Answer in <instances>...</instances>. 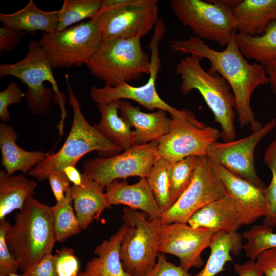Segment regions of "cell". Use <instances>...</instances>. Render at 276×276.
I'll return each instance as SVG.
<instances>
[{"mask_svg":"<svg viewBox=\"0 0 276 276\" xmlns=\"http://www.w3.org/2000/svg\"><path fill=\"white\" fill-rule=\"evenodd\" d=\"M236 32L221 51L212 49L196 36L185 40H172L169 45L174 52L193 55L200 60L205 59L210 61L211 66L207 71L220 75L231 88L240 126L249 127L255 132L263 125L256 119L251 106V97L257 87L268 84V79L265 66L257 62L249 63L241 53L235 39Z\"/></svg>","mask_w":276,"mask_h":276,"instance_id":"obj_1","label":"cell"},{"mask_svg":"<svg viewBox=\"0 0 276 276\" xmlns=\"http://www.w3.org/2000/svg\"><path fill=\"white\" fill-rule=\"evenodd\" d=\"M6 240L19 269L27 275L57 242L50 207L30 197L15 214Z\"/></svg>","mask_w":276,"mask_h":276,"instance_id":"obj_2","label":"cell"},{"mask_svg":"<svg viewBox=\"0 0 276 276\" xmlns=\"http://www.w3.org/2000/svg\"><path fill=\"white\" fill-rule=\"evenodd\" d=\"M68 91L69 103L73 110V120L71 130L61 148L48 155L29 172L37 180L47 179L52 174L63 172L68 166H76L85 154L97 151L104 155H114L121 151L106 139L99 130L97 125H90L83 116L81 105L74 95L65 75Z\"/></svg>","mask_w":276,"mask_h":276,"instance_id":"obj_3","label":"cell"},{"mask_svg":"<svg viewBox=\"0 0 276 276\" xmlns=\"http://www.w3.org/2000/svg\"><path fill=\"white\" fill-rule=\"evenodd\" d=\"M200 59L190 55L181 59L176 66L180 76V90L183 95L195 89L199 91L220 125L223 142L235 140V120L237 117L235 98L229 85L218 74H211L202 66Z\"/></svg>","mask_w":276,"mask_h":276,"instance_id":"obj_4","label":"cell"},{"mask_svg":"<svg viewBox=\"0 0 276 276\" xmlns=\"http://www.w3.org/2000/svg\"><path fill=\"white\" fill-rule=\"evenodd\" d=\"M52 66L38 42H29L28 53L22 60L0 64V77L11 76L28 87L25 98L29 110L34 114L44 113L50 108L54 93L61 115L66 114L65 97L59 91Z\"/></svg>","mask_w":276,"mask_h":276,"instance_id":"obj_5","label":"cell"},{"mask_svg":"<svg viewBox=\"0 0 276 276\" xmlns=\"http://www.w3.org/2000/svg\"><path fill=\"white\" fill-rule=\"evenodd\" d=\"M141 38H115L102 41L86 66L91 74L115 87L150 74V56Z\"/></svg>","mask_w":276,"mask_h":276,"instance_id":"obj_6","label":"cell"},{"mask_svg":"<svg viewBox=\"0 0 276 276\" xmlns=\"http://www.w3.org/2000/svg\"><path fill=\"white\" fill-rule=\"evenodd\" d=\"M156 0H101L97 21L101 42L115 38H141L158 20Z\"/></svg>","mask_w":276,"mask_h":276,"instance_id":"obj_7","label":"cell"},{"mask_svg":"<svg viewBox=\"0 0 276 276\" xmlns=\"http://www.w3.org/2000/svg\"><path fill=\"white\" fill-rule=\"evenodd\" d=\"M170 6L181 23L201 39L226 46L236 31L233 8L223 0H171Z\"/></svg>","mask_w":276,"mask_h":276,"instance_id":"obj_8","label":"cell"},{"mask_svg":"<svg viewBox=\"0 0 276 276\" xmlns=\"http://www.w3.org/2000/svg\"><path fill=\"white\" fill-rule=\"evenodd\" d=\"M127 227L121 241L120 257L125 271L131 276H144L155 265L159 219L150 220L129 207L123 209Z\"/></svg>","mask_w":276,"mask_h":276,"instance_id":"obj_9","label":"cell"},{"mask_svg":"<svg viewBox=\"0 0 276 276\" xmlns=\"http://www.w3.org/2000/svg\"><path fill=\"white\" fill-rule=\"evenodd\" d=\"M38 42L53 68H69L86 65L101 39L96 20L90 19L62 31L44 33Z\"/></svg>","mask_w":276,"mask_h":276,"instance_id":"obj_10","label":"cell"},{"mask_svg":"<svg viewBox=\"0 0 276 276\" xmlns=\"http://www.w3.org/2000/svg\"><path fill=\"white\" fill-rule=\"evenodd\" d=\"M181 110L180 115L171 116L172 129L158 142V157L170 162L191 156H206L209 147L221 138L220 130L206 126L192 111Z\"/></svg>","mask_w":276,"mask_h":276,"instance_id":"obj_11","label":"cell"},{"mask_svg":"<svg viewBox=\"0 0 276 276\" xmlns=\"http://www.w3.org/2000/svg\"><path fill=\"white\" fill-rule=\"evenodd\" d=\"M226 194L225 188L206 156H199L192 180L176 202L159 218L161 224L187 223L199 209Z\"/></svg>","mask_w":276,"mask_h":276,"instance_id":"obj_12","label":"cell"},{"mask_svg":"<svg viewBox=\"0 0 276 276\" xmlns=\"http://www.w3.org/2000/svg\"><path fill=\"white\" fill-rule=\"evenodd\" d=\"M158 142L134 145L121 154L85 160L83 173L87 178L105 187L118 179L130 176L145 178L158 158Z\"/></svg>","mask_w":276,"mask_h":276,"instance_id":"obj_13","label":"cell"},{"mask_svg":"<svg viewBox=\"0 0 276 276\" xmlns=\"http://www.w3.org/2000/svg\"><path fill=\"white\" fill-rule=\"evenodd\" d=\"M276 127L273 118L258 130L245 137L229 142H214L209 148L206 156L213 163L265 189L255 167L254 154L258 143Z\"/></svg>","mask_w":276,"mask_h":276,"instance_id":"obj_14","label":"cell"},{"mask_svg":"<svg viewBox=\"0 0 276 276\" xmlns=\"http://www.w3.org/2000/svg\"><path fill=\"white\" fill-rule=\"evenodd\" d=\"M217 231L195 228L188 223H172L157 227V248L158 252L177 257L185 270L204 265L202 252L209 247L212 236Z\"/></svg>","mask_w":276,"mask_h":276,"instance_id":"obj_15","label":"cell"},{"mask_svg":"<svg viewBox=\"0 0 276 276\" xmlns=\"http://www.w3.org/2000/svg\"><path fill=\"white\" fill-rule=\"evenodd\" d=\"M150 60L151 70L147 82L141 86H133L128 83H123L113 87L105 84L101 88L93 86L90 88V96L97 104L106 103L114 100L128 99L133 100L148 110L154 109L164 110L171 116H176L181 113L178 110L162 100L159 96L155 86V82L160 69V62L158 54V45L152 44Z\"/></svg>","mask_w":276,"mask_h":276,"instance_id":"obj_16","label":"cell"},{"mask_svg":"<svg viewBox=\"0 0 276 276\" xmlns=\"http://www.w3.org/2000/svg\"><path fill=\"white\" fill-rule=\"evenodd\" d=\"M211 163L225 188L226 194L234 201L243 225H250L267 215L268 205L265 189L220 165Z\"/></svg>","mask_w":276,"mask_h":276,"instance_id":"obj_17","label":"cell"},{"mask_svg":"<svg viewBox=\"0 0 276 276\" xmlns=\"http://www.w3.org/2000/svg\"><path fill=\"white\" fill-rule=\"evenodd\" d=\"M119 110L121 118L134 128L135 145L158 142L172 129V119L168 117L165 110L144 112L130 102L122 100H120Z\"/></svg>","mask_w":276,"mask_h":276,"instance_id":"obj_18","label":"cell"},{"mask_svg":"<svg viewBox=\"0 0 276 276\" xmlns=\"http://www.w3.org/2000/svg\"><path fill=\"white\" fill-rule=\"evenodd\" d=\"M108 200L111 205H125L142 211L150 220L159 219L162 212L146 178L129 185L125 179L115 180L105 187Z\"/></svg>","mask_w":276,"mask_h":276,"instance_id":"obj_19","label":"cell"},{"mask_svg":"<svg viewBox=\"0 0 276 276\" xmlns=\"http://www.w3.org/2000/svg\"><path fill=\"white\" fill-rule=\"evenodd\" d=\"M187 223L195 228L224 233L237 232L243 225L234 201L226 194L197 211Z\"/></svg>","mask_w":276,"mask_h":276,"instance_id":"obj_20","label":"cell"},{"mask_svg":"<svg viewBox=\"0 0 276 276\" xmlns=\"http://www.w3.org/2000/svg\"><path fill=\"white\" fill-rule=\"evenodd\" d=\"M82 185L70 186L67 191L73 202L74 208L82 230L87 228L94 220H98L103 211L110 209L105 187L85 177L83 174Z\"/></svg>","mask_w":276,"mask_h":276,"instance_id":"obj_21","label":"cell"},{"mask_svg":"<svg viewBox=\"0 0 276 276\" xmlns=\"http://www.w3.org/2000/svg\"><path fill=\"white\" fill-rule=\"evenodd\" d=\"M17 138L18 134L13 127L5 123H0L1 163L9 175L17 171L29 173L49 154L42 151L22 149L16 144Z\"/></svg>","mask_w":276,"mask_h":276,"instance_id":"obj_22","label":"cell"},{"mask_svg":"<svg viewBox=\"0 0 276 276\" xmlns=\"http://www.w3.org/2000/svg\"><path fill=\"white\" fill-rule=\"evenodd\" d=\"M125 223L108 240L95 249L96 257L89 261L78 276H131L124 269L120 257V244L127 229Z\"/></svg>","mask_w":276,"mask_h":276,"instance_id":"obj_23","label":"cell"},{"mask_svg":"<svg viewBox=\"0 0 276 276\" xmlns=\"http://www.w3.org/2000/svg\"><path fill=\"white\" fill-rule=\"evenodd\" d=\"M232 9L240 34L261 35L276 20V0H241Z\"/></svg>","mask_w":276,"mask_h":276,"instance_id":"obj_24","label":"cell"},{"mask_svg":"<svg viewBox=\"0 0 276 276\" xmlns=\"http://www.w3.org/2000/svg\"><path fill=\"white\" fill-rule=\"evenodd\" d=\"M58 13L59 10L43 11L30 0L24 8L14 13H0V20L4 27L14 30L53 33L57 31Z\"/></svg>","mask_w":276,"mask_h":276,"instance_id":"obj_25","label":"cell"},{"mask_svg":"<svg viewBox=\"0 0 276 276\" xmlns=\"http://www.w3.org/2000/svg\"><path fill=\"white\" fill-rule=\"evenodd\" d=\"M120 100L97 104L100 121L97 125L102 135L121 150L135 145V135L131 127L119 114Z\"/></svg>","mask_w":276,"mask_h":276,"instance_id":"obj_26","label":"cell"},{"mask_svg":"<svg viewBox=\"0 0 276 276\" xmlns=\"http://www.w3.org/2000/svg\"><path fill=\"white\" fill-rule=\"evenodd\" d=\"M37 184L24 174L8 175L0 171V221L16 210H20L34 194Z\"/></svg>","mask_w":276,"mask_h":276,"instance_id":"obj_27","label":"cell"},{"mask_svg":"<svg viewBox=\"0 0 276 276\" xmlns=\"http://www.w3.org/2000/svg\"><path fill=\"white\" fill-rule=\"evenodd\" d=\"M242 238L238 232L215 233L209 245L210 255L204 268L193 276H216L224 270L226 263L233 260L231 254L238 255L243 249Z\"/></svg>","mask_w":276,"mask_h":276,"instance_id":"obj_28","label":"cell"},{"mask_svg":"<svg viewBox=\"0 0 276 276\" xmlns=\"http://www.w3.org/2000/svg\"><path fill=\"white\" fill-rule=\"evenodd\" d=\"M235 39L246 59H254L264 66L276 62V20L261 35L252 36L236 32Z\"/></svg>","mask_w":276,"mask_h":276,"instance_id":"obj_29","label":"cell"},{"mask_svg":"<svg viewBox=\"0 0 276 276\" xmlns=\"http://www.w3.org/2000/svg\"><path fill=\"white\" fill-rule=\"evenodd\" d=\"M73 200L67 191L65 198L50 207L53 216L57 242H63L70 237L80 234L81 228L72 206Z\"/></svg>","mask_w":276,"mask_h":276,"instance_id":"obj_30","label":"cell"},{"mask_svg":"<svg viewBox=\"0 0 276 276\" xmlns=\"http://www.w3.org/2000/svg\"><path fill=\"white\" fill-rule=\"evenodd\" d=\"M100 8L101 0H64L59 10L57 31L85 18L94 19Z\"/></svg>","mask_w":276,"mask_h":276,"instance_id":"obj_31","label":"cell"},{"mask_svg":"<svg viewBox=\"0 0 276 276\" xmlns=\"http://www.w3.org/2000/svg\"><path fill=\"white\" fill-rule=\"evenodd\" d=\"M198 157L191 156L170 163L169 180L171 206L190 184Z\"/></svg>","mask_w":276,"mask_h":276,"instance_id":"obj_32","label":"cell"},{"mask_svg":"<svg viewBox=\"0 0 276 276\" xmlns=\"http://www.w3.org/2000/svg\"><path fill=\"white\" fill-rule=\"evenodd\" d=\"M170 163L165 158L158 157L145 177L162 214L171 207L169 180Z\"/></svg>","mask_w":276,"mask_h":276,"instance_id":"obj_33","label":"cell"},{"mask_svg":"<svg viewBox=\"0 0 276 276\" xmlns=\"http://www.w3.org/2000/svg\"><path fill=\"white\" fill-rule=\"evenodd\" d=\"M241 235L246 240L243 249L251 260H255L262 251L276 247V233L264 224L255 225Z\"/></svg>","mask_w":276,"mask_h":276,"instance_id":"obj_34","label":"cell"},{"mask_svg":"<svg viewBox=\"0 0 276 276\" xmlns=\"http://www.w3.org/2000/svg\"><path fill=\"white\" fill-rule=\"evenodd\" d=\"M264 160L271 172L272 177L269 185L264 189L268 211L263 224L273 228L276 226V137L267 147Z\"/></svg>","mask_w":276,"mask_h":276,"instance_id":"obj_35","label":"cell"},{"mask_svg":"<svg viewBox=\"0 0 276 276\" xmlns=\"http://www.w3.org/2000/svg\"><path fill=\"white\" fill-rule=\"evenodd\" d=\"M10 225L6 219L0 221V276L15 274L19 269V263L10 252L6 240Z\"/></svg>","mask_w":276,"mask_h":276,"instance_id":"obj_36","label":"cell"},{"mask_svg":"<svg viewBox=\"0 0 276 276\" xmlns=\"http://www.w3.org/2000/svg\"><path fill=\"white\" fill-rule=\"evenodd\" d=\"M24 97L25 93L14 82H10L6 88L0 92V119L2 123H5L10 119L8 107L21 102Z\"/></svg>","mask_w":276,"mask_h":276,"instance_id":"obj_37","label":"cell"},{"mask_svg":"<svg viewBox=\"0 0 276 276\" xmlns=\"http://www.w3.org/2000/svg\"><path fill=\"white\" fill-rule=\"evenodd\" d=\"M58 276H78L79 263L74 250L64 247L56 250Z\"/></svg>","mask_w":276,"mask_h":276,"instance_id":"obj_38","label":"cell"},{"mask_svg":"<svg viewBox=\"0 0 276 276\" xmlns=\"http://www.w3.org/2000/svg\"><path fill=\"white\" fill-rule=\"evenodd\" d=\"M144 276H193L180 265L168 261L164 254L159 252L154 266Z\"/></svg>","mask_w":276,"mask_h":276,"instance_id":"obj_39","label":"cell"},{"mask_svg":"<svg viewBox=\"0 0 276 276\" xmlns=\"http://www.w3.org/2000/svg\"><path fill=\"white\" fill-rule=\"evenodd\" d=\"M53 248L50 249L26 276H58L57 256L52 254Z\"/></svg>","mask_w":276,"mask_h":276,"instance_id":"obj_40","label":"cell"},{"mask_svg":"<svg viewBox=\"0 0 276 276\" xmlns=\"http://www.w3.org/2000/svg\"><path fill=\"white\" fill-rule=\"evenodd\" d=\"M256 260L264 276H276V247L262 251Z\"/></svg>","mask_w":276,"mask_h":276,"instance_id":"obj_41","label":"cell"},{"mask_svg":"<svg viewBox=\"0 0 276 276\" xmlns=\"http://www.w3.org/2000/svg\"><path fill=\"white\" fill-rule=\"evenodd\" d=\"M25 34V31L14 30L3 27L0 28V50L10 51L12 50L21 40Z\"/></svg>","mask_w":276,"mask_h":276,"instance_id":"obj_42","label":"cell"},{"mask_svg":"<svg viewBox=\"0 0 276 276\" xmlns=\"http://www.w3.org/2000/svg\"><path fill=\"white\" fill-rule=\"evenodd\" d=\"M49 183L57 202L65 197V193L70 187L71 182L64 172L52 174L49 176Z\"/></svg>","mask_w":276,"mask_h":276,"instance_id":"obj_43","label":"cell"},{"mask_svg":"<svg viewBox=\"0 0 276 276\" xmlns=\"http://www.w3.org/2000/svg\"><path fill=\"white\" fill-rule=\"evenodd\" d=\"M234 270L239 276H264L255 260H250L243 264L235 263Z\"/></svg>","mask_w":276,"mask_h":276,"instance_id":"obj_44","label":"cell"},{"mask_svg":"<svg viewBox=\"0 0 276 276\" xmlns=\"http://www.w3.org/2000/svg\"><path fill=\"white\" fill-rule=\"evenodd\" d=\"M63 172L66 175L73 185L80 186L82 185L83 176L76 168V166H70L65 167Z\"/></svg>","mask_w":276,"mask_h":276,"instance_id":"obj_45","label":"cell"},{"mask_svg":"<svg viewBox=\"0 0 276 276\" xmlns=\"http://www.w3.org/2000/svg\"><path fill=\"white\" fill-rule=\"evenodd\" d=\"M265 70L273 93L276 96V62L265 66Z\"/></svg>","mask_w":276,"mask_h":276,"instance_id":"obj_46","label":"cell"},{"mask_svg":"<svg viewBox=\"0 0 276 276\" xmlns=\"http://www.w3.org/2000/svg\"><path fill=\"white\" fill-rule=\"evenodd\" d=\"M9 276H26V275H25L23 274H22V275H18V274H17L16 273H15V274H13L10 275Z\"/></svg>","mask_w":276,"mask_h":276,"instance_id":"obj_47","label":"cell"}]
</instances>
